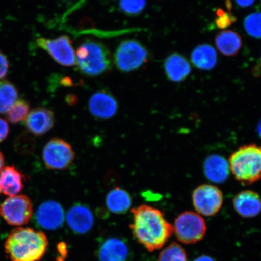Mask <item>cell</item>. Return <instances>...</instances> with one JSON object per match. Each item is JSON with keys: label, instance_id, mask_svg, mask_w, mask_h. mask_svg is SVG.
<instances>
[{"label": "cell", "instance_id": "obj_13", "mask_svg": "<svg viewBox=\"0 0 261 261\" xmlns=\"http://www.w3.org/2000/svg\"><path fill=\"white\" fill-rule=\"evenodd\" d=\"M25 125L29 132L35 136L45 135L54 125V114L51 110L38 107L29 112L25 120Z\"/></svg>", "mask_w": 261, "mask_h": 261}, {"label": "cell", "instance_id": "obj_4", "mask_svg": "<svg viewBox=\"0 0 261 261\" xmlns=\"http://www.w3.org/2000/svg\"><path fill=\"white\" fill-rule=\"evenodd\" d=\"M76 61L81 72L88 76H99L112 67L109 49L98 41L83 42L76 51Z\"/></svg>", "mask_w": 261, "mask_h": 261}, {"label": "cell", "instance_id": "obj_9", "mask_svg": "<svg viewBox=\"0 0 261 261\" xmlns=\"http://www.w3.org/2000/svg\"><path fill=\"white\" fill-rule=\"evenodd\" d=\"M192 202L197 213L205 217L214 216L223 204V194L215 185H201L192 194Z\"/></svg>", "mask_w": 261, "mask_h": 261}, {"label": "cell", "instance_id": "obj_8", "mask_svg": "<svg viewBox=\"0 0 261 261\" xmlns=\"http://www.w3.org/2000/svg\"><path fill=\"white\" fill-rule=\"evenodd\" d=\"M33 214L31 199L25 195L9 197L0 205V215L13 226L27 224Z\"/></svg>", "mask_w": 261, "mask_h": 261}, {"label": "cell", "instance_id": "obj_14", "mask_svg": "<svg viewBox=\"0 0 261 261\" xmlns=\"http://www.w3.org/2000/svg\"><path fill=\"white\" fill-rule=\"evenodd\" d=\"M129 255L128 245L118 238H108L101 244L97 253L99 261H128Z\"/></svg>", "mask_w": 261, "mask_h": 261}, {"label": "cell", "instance_id": "obj_26", "mask_svg": "<svg viewBox=\"0 0 261 261\" xmlns=\"http://www.w3.org/2000/svg\"><path fill=\"white\" fill-rule=\"evenodd\" d=\"M244 27L250 37L261 39V12L248 15L244 19Z\"/></svg>", "mask_w": 261, "mask_h": 261}, {"label": "cell", "instance_id": "obj_32", "mask_svg": "<svg viewBox=\"0 0 261 261\" xmlns=\"http://www.w3.org/2000/svg\"><path fill=\"white\" fill-rule=\"evenodd\" d=\"M253 72L254 76L259 77L261 76V58L259 63L254 68Z\"/></svg>", "mask_w": 261, "mask_h": 261}, {"label": "cell", "instance_id": "obj_18", "mask_svg": "<svg viewBox=\"0 0 261 261\" xmlns=\"http://www.w3.org/2000/svg\"><path fill=\"white\" fill-rule=\"evenodd\" d=\"M203 168L205 177L214 184H223L229 175V163L220 155L208 156L204 162Z\"/></svg>", "mask_w": 261, "mask_h": 261}, {"label": "cell", "instance_id": "obj_12", "mask_svg": "<svg viewBox=\"0 0 261 261\" xmlns=\"http://www.w3.org/2000/svg\"><path fill=\"white\" fill-rule=\"evenodd\" d=\"M89 109L93 116L101 119H108L115 115L118 110V103L109 92L101 90L91 97Z\"/></svg>", "mask_w": 261, "mask_h": 261}, {"label": "cell", "instance_id": "obj_17", "mask_svg": "<svg viewBox=\"0 0 261 261\" xmlns=\"http://www.w3.org/2000/svg\"><path fill=\"white\" fill-rule=\"evenodd\" d=\"M25 176L14 165L6 166L0 172V195L14 197L24 188Z\"/></svg>", "mask_w": 261, "mask_h": 261}, {"label": "cell", "instance_id": "obj_6", "mask_svg": "<svg viewBox=\"0 0 261 261\" xmlns=\"http://www.w3.org/2000/svg\"><path fill=\"white\" fill-rule=\"evenodd\" d=\"M147 49L140 42L135 40L120 42L114 55L116 66L122 72L128 73L142 67L148 60Z\"/></svg>", "mask_w": 261, "mask_h": 261}, {"label": "cell", "instance_id": "obj_3", "mask_svg": "<svg viewBox=\"0 0 261 261\" xmlns=\"http://www.w3.org/2000/svg\"><path fill=\"white\" fill-rule=\"evenodd\" d=\"M230 171L243 185L254 184L261 178V146L250 144L240 147L231 155Z\"/></svg>", "mask_w": 261, "mask_h": 261}, {"label": "cell", "instance_id": "obj_21", "mask_svg": "<svg viewBox=\"0 0 261 261\" xmlns=\"http://www.w3.org/2000/svg\"><path fill=\"white\" fill-rule=\"evenodd\" d=\"M191 58L192 64L200 70L213 69L217 63V51L208 44L198 45L192 51Z\"/></svg>", "mask_w": 261, "mask_h": 261}, {"label": "cell", "instance_id": "obj_33", "mask_svg": "<svg viewBox=\"0 0 261 261\" xmlns=\"http://www.w3.org/2000/svg\"><path fill=\"white\" fill-rule=\"evenodd\" d=\"M194 261H215L212 257L207 255H202L197 257Z\"/></svg>", "mask_w": 261, "mask_h": 261}, {"label": "cell", "instance_id": "obj_15", "mask_svg": "<svg viewBox=\"0 0 261 261\" xmlns=\"http://www.w3.org/2000/svg\"><path fill=\"white\" fill-rule=\"evenodd\" d=\"M66 220L68 226L74 232L84 234L92 228L94 217L92 212L85 205H74L67 212Z\"/></svg>", "mask_w": 261, "mask_h": 261}, {"label": "cell", "instance_id": "obj_5", "mask_svg": "<svg viewBox=\"0 0 261 261\" xmlns=\"http://www.w3.org/2000/svg\"><path fill=\"white\" fill-rule=\"evenodd\" d=\"M207 226L197 212L186 211L176 218L173 231L177 240L185 244H193L203 239Z\"/></svg>", "mask_w": 261, "mask_h": 261}, {"label": "cell", "instance_id": "obj_29", "mask_svg": "<svg viewBox=\"0 0 261 261\" xmlns=\"http://www.w3.org/2000/svg\"><path fill=\"white\" fill-rule=\"evenodd\" d=\"M9 67L7 57L0 50V80L3 79L8 74Z\"/></svg>", "mask_w": 261, "mask_h": 261}, {"label": "cell", "instance_id": "obj_11", "mask_svg": "<svg viewBox=\"0 0 261 261\" xmlns=\"http://www.w3.org/2000/svg\"><path fill=\"white\" fill-rule=\"evenodd\" d=\"M64 212L60 204L55 201H47L41 204L36 212V219L39 226L48 230H55L64 223Z\"/></svg>", "mask_w": 261, "mask_h": 261}, {"label": "cell", "instance_id": "obj_19", "mask_svg": "<svg viewBox=\"0 0 261 261\" xmlns=\"http://www.w3.org/2000/svg\"><path fill=\"white\" fill-rule=\"evenodd\" d=\"M164 68L168 80L175 83L187 79L191 71L187 59L177 53L172 54L166 59Z\"/></svg>", "mask_w": 261, "mask_h": 261}, {"label": "cell", "instance_id": "obj_28", "mask_svg": "<svg viewBox=\"0 0 261 261\" xmlns=\"http://www.w3.org/2000/svg\"><path fill=\"white\" fill-rule=\"evenodd\" d=\"M216 15L215 23H216L218 28L221 29H225L229 27L237 20L234 16L231 14H228L227 12H225L224 10L221 9H217Z\"/></svg>", "mask_w": 261, "mask_h": 261}, {"label": "cell", "instance_id": "obj_1", "mask_svg": "<svg viewBox=\"0 0 261 261\" xmlns=\"http://www.w3.org/2000/svg\"><path fill=\"white\" fill-rule=\"evenodd\" d=\"M133 222L130 225L134 237L149 252L159 250L172 236L173 226L161 211L148 205L132 210Z\"/></svg>", "mask_w": 261, "mask_h": 261}, {"label": "cell", "instance_id": "obj_20", "mask_svg": "<svg viewBox=\"0 0 261 261\" xmlns=\"http://www.w3.org/2000/svg\"><path fill=\"white\" fill-rule=\"evenodd\" d=\"M215 44L221 53L228 57L236 55L242 47V38L237 32L224 30L215 37Z\"/></svg>", "mask_w": 261, "mask_h": 261}, {"label": "cell", "instance_id": "obj_34", "mask_svg": "<svg viewBox=\"0 0 261 261\" xmlns=\"http://www.w3.org/2000/svg\"><path fill=\"white\" fill-rule=\"evenodd\" d=\"M5 165V158L4 156H3L2 153L0 152V172L3 170V169L4 168Z\"/></svg>", "mask_w": 261, "mask_h": 261}, {"label": "cell", "instance_id": "obj_2", "mask_svg": "<svg viewBox=\"0 0 261 261\" xmlns=\"http://www.w3.org/2000/svg\"><path fill=\"white\" fill-rule=\"evenodd\" d=\"M48 245L47 238L41 231L18 227L10 233L5 248L12 261H39L46 252Z\"/></svg>", "mask_w": 261, "mask_h": 261}, {"label": "cell", "instance_id": "obj_27", "mask_svg": "<svg viewBox=\"0 0 261 261\" xmlns=\"http://www.w3.org/2000/svg\"><path fill=\"white\" fill-rule=\"evenodd\" d=\"M146 0H120L121 11L129 16L138 15L143 11L146 6Z\"/></svg>", "mask_w": 261, "mask_h": 261}, {"label": "cell", "instance_id": "obj_30", "mask_svg": "<svg viewBox=\"0 0 261 261\" xmlns=\"http://www.w3.org/2000/svg\"><path fill=\"white\" fill-rule=\"evenodd\" d=\"M9 127L5 120L0 118V143L3 142L8 138Z\"/></svg>", "mask_w": 261, "mask_h": 261}, {"label": "cell", "instance_id": "obj_7", "mask_svg": "<svg viewBox=\"0 0 261 261\" xmlns=\"http://www.w3.org/2000/svg\"><path fill=\"white\" fill-rule=\"evenodd\" d=\"M75 154L69 143L60 138L47 143L42 151L44 165L51 170H64L72 164Z\"/></svg>", "mask_w": 261, "mask_h": 261}, {"label": "cell", "instance_id": "obj_24", "mask_svg": "<svg viewBox=\"0 0 261 261\" xmlns=\"http://www.w3.org/2000/svg\"><path fill=\"white\" fill-rule=\"evenodd\" d=\"M158 261H188L187 254L181 245L172 243L160 253Z\"/></svg>", "mask_w": 261, "mask_h": 261}, {"label": "cell", "instance_id": "obj_16", "mask_svg": "<svg viewBox=\"0 0 261 261\" xmlns=\"http://www.w3.org/2000/svg\"><path fill=\"white\" fill-rule=\"evenodd\" d=\"M233 203L234 210L243 218L255 217L261 212V198L252 191L240 192L234 197Z\"/></svg>", "mask_w": 261, "mask_h": 261}, {"label": "cell", "instance_id": "obj_10", "mask_svg": "<svg viewBox=\"0 0 261 261\" xmlns=\"http://www.w3.org/2000/svg\"><path fill=\"white\" fill-rule=\"evenodd\" d=\"M38 46L47 51L57 63L65 67L76 64V54L73 42L67 35L53 39L39 38L36 41Z\"/></svg>", "mask_w": 261, "mask_h": 261}, {"label": "cell", "instance_id": "obj_25", "mask_svg": "<svg viewBox=\"0 0 261 261\" xmlns=\"http://www.w3.org/2000/svg\"><path fill=\"white\" fill-rule=\"evenodd\" d=\"M29 103L25 100H18L6 114L8 121L13 124H17L24 121L29 113Z\"/></svg>", "mask_w": 261, "mask_h": 261}, {"label": "cell", "instance_id": "obj_22", "mask_svg": "<svg viewBox=\"0 0 261 261\" xmlns=\"http://www.w3.org/2000/svg\"><path fill=\"white\" fill-rule=\"evenodd\" d=\"M132 204V197L123 189L115 188L107 195V207L112 213L125 214L129 210Z\"/></svg>", "mask_w": 261, "mask_h": 261}, {"label": "cell", "instance_id": "obj_23", "mask_svg": "<svg viewBox=\"0 0 261 261\" xmlns=\"http://www.w3.org/2000/svg\"><path fill=\"white\" fill-rule=\"evenodd\" d=\"M18 91L11 82L0 81V114L7 113L18 100Z\"/></svg>", "mask_w": 261, "mask_h": 261}, {"label": "cell", "instance_id": "obj_31", "mask_svg": "<svg viewBox=\"0 0 261 261\" xmlns=\"http://www.w3.org/2000/svg\"><path fill=\"white\" fill-rule=\"evenodd\" d=\"M255 0H236L238 5L241 8H247L252 6Z\"/></svg>", "mask_w": 261, "mask_h": 261}, {"label": "cell", "instance_id": "obj_35", "mask_svg": "<svg viewBox=\"0 0 261 261\" xmlns=\"http://www.w3.org/2000/svg\"><path fill=\"white\" fill-rule=\"evenodd\" d=\"M257 132H258L259 135L261 138V120L257 126Z\"/></svg>", "mask_w": 261, "mask_h": 261}]
</instances>
